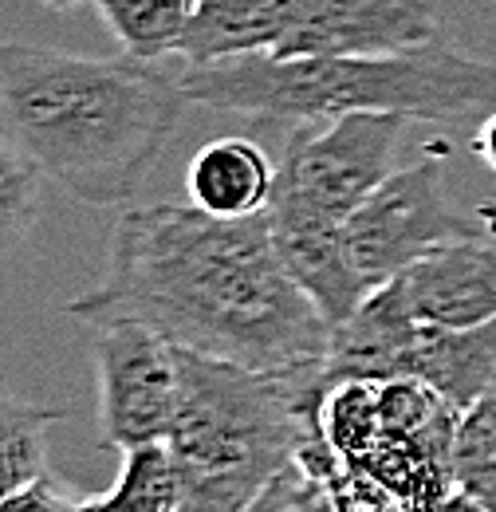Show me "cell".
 <instances>
[{"mask_svg":"<svg viewBox=\"0 0 496 512\" xmlns=\"http://www.w3.org/2000/svg\"><path fill=\"white\" fill-rule=\"evenodd\" d=\"M67 418L63 406L32 402L0 383V501L44 477L48 430Z\"/></svg>","mask_w":496,"mask_h":512,"instance_id":"9a60e30c","label":"cell"},{"mask_svg":"<svg viewBox=\"0 0 496 512\" xmlns=\"http://www.w3.org/2000/svg\"><path fill=\"white\" fill-rule=\"evenodd\" d=\"M186 186L189 201L213 217H252L276 193V166L252 138L225 134L193 154Z\"/></svg>","mask_w":496,"mask_h":512,"instance_id":"7c38bea8","label":"cell"},{"mask_svg":"<svg viewBox=\"0 0 496 512\" xmlns=\"http://www.w3.org/2000/svg\"><path fill=\"white\" fill-rule=\"evenodd\" d=\"M323 359L248 371L178 347V410L170 449L182 465L178 512H248L319 430Z\"/></svg>","mask_w":496,"mask_h":512,"instance_id":"277c9868","label":"cell"},{"mask_svg":"<svg viewBox=\"0 0 496 512\" xmlns=\"http://www.w3.org/2000/svg\"><path fill=\"white\" fill-rule=\"evenodd\" d=\"M44 8H56V12H71V8H79V4H87V0H40Z\"/></svg>","mask_w":496,"mask_h":512,"instance_id":"d4e9b609","label":"cell"},{"mask_svg":"<svg viewBox=\"0 0 496 512\" xmlns=\"http://www.w3.org/2000/svg\"><path fill=\"white\" fill-rule=\"evenodd\" d=\"M189 95L146 60H91L0 44V130L91 209H119L146 186L182 127Z\"/></svg>","mask_w":496,"mask_h":512,"instance_id":"7a4b0ae2","label":"cell"},{"mask_svg":"<svg viewBox=\"0 0 496 512\" xmlns=\"http://www.w3.org/2000/svg\"><path fill=\"white\" fill-rule=\"evenodd\" d=\"M264 213L272 225V245L284 260L288 276L300 284V292L331 327L343 323L374 292L351 264L347 233H343L347 221L315 209L280 205V201H272Z\"/></svg>","mask_w":496,"mask_h":512,"instance_id":"30bf717a","label":"cell"},{"mask_svg":"<svg viewBox=\"0 0 496 512\" xmlns=\"http://www.w3.org/2000/svg\"><path fill=\"white\" fill-rule=\"evenodd\" d=\"M189 103L256 123L315 127L343 115H406L418 123H469L496 111V60L445 36L394 56H233L178 75Z\"/></svg>","mask_w":496,"mask_h":512,"instance_id":"3957f363","label":"cell"},{"mask_svg":"<svg viewBox=\"0 0 496 512\" xmlns=\"http://www.w3.org/2000/svg\"><path fill=\"white\" fill-rule=\"evenodd\" d=\"M75 512H119V505H115L111 493H107V497H87V501H79Z\"/></svg>","mask_w":496,"mask_h":512,"instance_id":"cb8c5ba5","label":"cell"},{"mask_svg":"<svg viewBox=\"0 0 496 512\" xmlns=\"http://www.w3.org/2000/svg\"><path fill=\"white\" fill-rule=\"evenodd\" d=\"M44 170L0 130V256L16 253L40 221Z\"/></svg>","mask_w":496,"mask_h":512,"instance_id":"ac0fdd59","label":"cell"},{"mask_svg":"<svg viewBox=\"0 0 496 512\" xmlns=\"http://www.w3.org/2000/svg\"><path fill=\"white\" fill-rule=\"evenodd\" d=\"M75 505L79 501H71V493L63 485H56L52 477H36L32 485L4 497L0 512H75Z\"/></svg>","mask_w":496,"mask_h":512,"instance_id":"ffe728a7","label":"cell"},{"mask_svg":"<svg viewBox=\"0 0 496 512\" xmlns=\"http://www.w3.org/2000/svg\"><path fill=\"white\" fill-rule=\"evenodd\" d=\"M119 512H178L182 509V465L170 442L123 453V473L111 489Z\"/></svg>","mask_w":496,"mask_h":512,"instance_id":"e0dca14e","label":"cell"},{"mask_svg":"<svg viewBox=\"0 0 496 512\" xmlns=\"http://www.w3.org/2000/svg\"><path fill=\"white\" fill-rule=\"evenodd\" d=\"M99 442L138 449L170 442L178 410V347L130 320L95 323Z\"/></svg>","mask_w":496,"mask_h":512,"instance_id":"52a82bcc","label":"cell"},{"mask_svg":"<svg viewBox=\"0 0 496 512\" xmlns=\"http://www.w3.org/2000/svg\"><path fill=\"white\" fill-rule=\"evenodd\" d=\"M63 312L91 327L142 323L174 347L248 371L308 367L331 343V323L272 245L268 213L213 217L193 201L126 209L107 276Z\"/></svg>","mask_w":496,"mask_h":512,"instance_id":"6da1fadb","label":"cell"},{"mask_svg":"<svg viewBox=\"0 0 496 512\" xmlns=\"http://www.w3.org/2000/svg\"><path fill=\"white\" fill-rule=\"evenodd\" d=\"M453 489L465 493L477 509L496 512V426H489L477 410L461 414L453 453H449Z\"/></svg>","mask_w":496,"mask_h":512,"instance_id":"d6986e66","label":"cell"},{"mask_svg":"<svg viewBox=\"0 0 496 512\" xmlns=\"http://www.w3.org/2000/svg\"><path fill=\"white\" fill-rule=\"evenodd\" d=\"M410 308L434 327H481L496 320V245L481 237L449 241L402 276Z\"/></svg>","mask_w":496,"mask_h":512,"instance_id":"8fae6325","label":"cell"},{"mask_svg":"<svg viewBox=\"0 0 496 512\" xmlns=\"http://www.w3.org/2000/svg\"><path fill=\"white\" fill-rule=\"evenodd\" d=\"M434 40V0H296L272 56H394Z\"/></svg>","mask_w":496,"mask_h":512,"instance_id":"ba28073f","label":"cell"},{"mask_svg":"<svg viewBox=\"0 0 496 512\" xmlns=\"http://www.w3.org/2000/svg\"><path fill=\"white\" fill-rule=\"evenodd\" d=\"M422 320L410 308L402 280L378 284L371 296L331 327V343L323 355V390L347 383H394L410 379V359Z\"/></svg>","mask_w":496,"mask_h":512,"instance_id":"9c48e42d","label":"cell"},{"mask_svg":"<svg viewBox=\"0 0 496 512\" xmlns=\"http://www.w3.org/2000/svg\"><path fill=\"white\" fill-rule=\"evenodd\" d=\"M130 60L178 56L197 0H91Z\"/></svg>","mask_w":496,"mask_h":512,"instance_id":"2e32d148","label":"cell"},{"mask_svg":"<svg viewBox=\"0 0 496 512\" xmlns=\"http://www.w3.org/2000/svg\"><path fill=\"white\" fill-rule=\"evenodd\" d=\"M410 379L426 383L457 414H469L496 379V320L481 327H434L422 323Z\"/></svg>","mask_w":496,"mask_h":512,"instance_id":"4fadbf2b","label":"cell"},{"mask_svg":"<svg viewBox=\"0 0 496 512\" xmlns=\"http://www.w3.org/2000/svg\"><path fill=\"white\" fill-rule=\"evenodd\" d=\"M296 0H197L178 56L193 67L276 52Z\"/></svg>","mask_w":496,"mask_h":512,"instance_id":"5bb4252c","label":"cell"},{"mask_svg":"<svg viewBox=\"0 0 496 512\" xmlns=\"http://www.w3.org/2000/svg\"><path fill=\"white\" fill-rule=\"evenodd\" d=\"M473 410H477V414H481V418H485L489 426H496V379L489 383V390L481 394V402H477Z\"/></svg>","mask_w":496,"mask_h":512,"instance_id":"603a6c76","label":"cell"},{"mask_svg":"<svg viewBox=\"0 0 496 512\" xmlns=\"http://www.w3.org/2000/svg\"><path fill=\"white\" fill-rule=\"evenodd\" d=\"M434 512H485V509H477V505H473L465 493H457V489H453V493H449V497H445Z\"/></svg>","mask_w":496,"mask_h":512,"instance_id":"7402d4cb","label":"cell"},{"mask_svg":"<svg viewBox=\"0 0 496 512\" xmlns=\"http://www.w3.org/2000/svg\"><path fill=\"white\" fill-rule=\"evenodd\" d=\"M406 123V115L363 111L331 119L323 127H296V138L276 166L272 201L347 221L394 174Z\"/></svg>","mask_w":496,"mask_h":512,"instance_id":"8992f818","label":"cell"},{"mask_svg":"<svg viewBox=\"0 0 496 512\" xmlns=\"http://www.w3.org/2000/svg\"><path fill=\"white\" fill-rule=\"evenodd\" d=\"M473 154L496 174V111L489 119H481V130L473 134Z\"/></svg>","mask_w":496,"mask_h":512,"instance_id":"44dd1931","label":"cell"},{"mask_svg":"<svg viewBox=\"0 0 496 512\" xmlns=\"http://www.w3.org/2000/svg\"><path fill=\"white\" fill-rule=\"evenodd\" d=\"M441 150L430 146L426 158L394 170L378 190L347 217V253L359 276L378 288L394 276H402L410 264L422 256L465 237H481V217L461 213L449 193H445V174H441Z\"/></svg>","mask_w":496,"mask_h":512,"instance_id":"5b68a950","label":"cell"}]
</instances>
